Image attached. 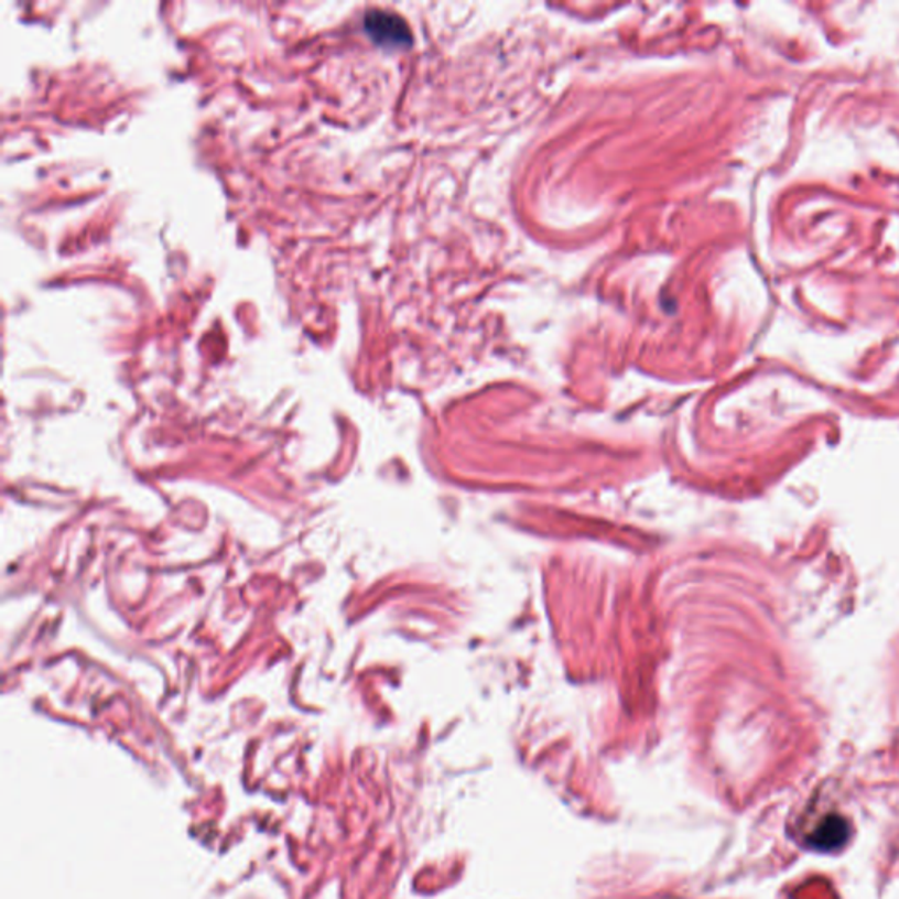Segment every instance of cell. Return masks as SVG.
<instances>
[{
  "mask_svg": "<svg viewBox=\"0 0 899 899\" xmlns=\"http://www.w3.org/2000/svg\"><path fill=\"white\" fill-rule=\"evenodd\" d=\"M364 26L375 43L387 48H402L410 46V26L399 14L390 13L386 9H371L364 17Z\"/></svg>",
  "mask_w": 899,
  "mask_h": 899,
  "instance_id": "1",
  "label": "cell"
},
{
  "mask_svg": "<svg viewBox=\"0 0 899 899\" xmlns=\"http://www.w3.org/2000/svg\"><path fill=\"white\" fill-rule=\"evenodd\" d=\"M845 833H847V827H845V822H843L842 819H827V821L822 822L821 826L815 831L813 845L819 848H824V851H833V848L840 847V845L845 842Z\"/></svg>",
  "mask_w": 899,
  "mask_h": 899,
  "instance_id": "2",
  "label": "cell"
}]
</instances>
